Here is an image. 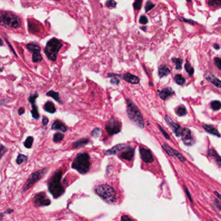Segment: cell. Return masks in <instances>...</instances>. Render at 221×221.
Masks as SVG:
<instances>
[{
  "label": "cell",
  "instance_id": "6da1fadb",
  "mask_svg": "<svg viewBox=\"0 0 221 221\" xmlns=\"http://www.w3.org/2000/svg\"><path fill=\"white\" fill-rule=\"evenodd\" d=\"M62 174V171L56 172L53 175V177L50 178L48 182V190L54 198H58L64 193V190L62 185H61Z\"/></svg>",
  "mask_w": 221,
  "mask_h": 221
},
{
  "label": "cell",
  "instance_id": "7a4b0ae2",
  "mask_svg": "<svg viewBox=\"0 0 221 221\" xmlns=\"http://www.w3.org/2000/svg\"><path fill=\"white\" fill-rule=\"evenodd\" d=\"M72 168L82 174H86L90 168V157L86 153H80L76 156L72 163Z\"/></svg>",
  "mask_w": 221,
  "mask_h": 221
},
{
  "label": "cell",
  "instance_id": "3957f363",
  "mask_svg": "<svg viewBox=\"0 0 221 221\" xmlns=\"http://www.w3.org/2000/svg\"><path fill=\"white\" fill-rule=\"evenodd\" d=\"M95 192L107 203H113L116 200L115 190L108 184H101L96 186L95 187Z\"/></svg>",
  "mask_w": 221,
  "mask_h": 221
},
{
  "label": "cell",
  "instance_id": "277c9868",
  "mask_svg": "<svg viewBox=\"0 0 221 221\" xmlns=\"http://www.w3.org/2000/svg\"><path fill=\"white\" fill-rule=\"evenodd\" d=\"M127 114L129 118L141 129L144 128V120L140 111L129 99H127Z\"/></svg>",
  "mask_w": 221,
  "mask_h": 221
},
{
  "label": "cell",
  "instance_id": "5b68a950",
  "mask_svg": "<svg viewBox=\"0 0 221 221\" xmlns=\"http://www.w3.org/2000/svg\"><path fill=\"white\" fill-rule=\"evenodd\" d=\"M62 47V44L57 38H53L47 42L44 49L45 55L48 59L55 62L57 59L58 53Z\"/></svg>",
  "mask_w": 221,
  "mask_h": 221
},
{
  "label": "cell",
  "instance_id": "8992f818",
  "mask_svg": "<svg viewBox=\"0 0 221 221\" xmlns=\"http://www.w3.org/2000/svg\"><path fill=\"white\" fill-rule=\"evenodd\" d=\"M1 20L5 25L12 28H19L22 24L20 18L10 12H2Z\"/></svg>",
  "mask_w": 221,
  "mask_h": 221
},
{
  "label": "cell",
  "instance_id": "52a82bcc",
  "mask_svg": "<svg viewBox=\"0 0 221 221\" xmlns=\"http://www.w3.org/2000/svg\"><path fill=\"white\" fill-rule=\"evenodd\" d=\"M47 171V169H44L40 170V171L34 172L33 173V174H31L30 176H29V177L28 178V179L26 182L25 187L24 188H23V192L29 190V189L31 187H32L34 183L38 182L39 180H40L41 178L45 175V174H46Z\"/></svg>",
  "mask_w": 221,
  "mask_h": 221
},
{
  "label": "cell",
  "instance_id": "ba28073f",
  "mask_svg": "<svg viewBox=\"0 0 221 221\" xmlns=\"http://www.w3.org/2000/svg\"><path fill=\"white\" fill-rule=\"evenodd\" d=\"M105 129L109 135L117 134L121 132V125L116 118H112L106 123Z\"/></svg>",
  "mask_w": 221,
  "mask_h": 221
},
{
  "label": "cell",
  "instance_id": "9c48e42d",
  "mask_svg": "<svg viewBox=\"0 0 221 221\" xmlns=\"http://www.w3.org/2000/svg\"><path fill=\"white\" fill-rule=\"evenodd\" d=\"M27 48L33 53L32 60L33 62H40L42 60V56L40 54L41 47L35 44H27Z\"/></svg>",
  "mask_w": 221,
  "mask_h": 221
},
{
  "label": "cell",
  "instance_id": "30bf717a",
  "mask_svg": "<svg viewBox=\"0 0 221 221\" xmlns=\"http://www.w3.org/2000/svg\"><path fill=\"white\" fill-rule=\"evenodd\" d=\"M33 202L35 206H46L51 204L50 200L44 192L38 193L35 195L33 198Z\"/></svg>",
  "mask_w": 221,
  "mask_h": 221
},
{
  "label": "cell",
  "instance_id": "8fae6325",
  "mask_svg": "<svg viewBox=\"0 0 221 221\" xmlns=\"http://www.w3.org/2000/svg\"><path fill=\"white\" fill-rule=\"evenodd\" d=\"M121 77L122 79L125 80V81H127L129 83H131L133 84H138L140 82V79L138 78V77L134 75H132L130 73H125L123 75H120V74H116V73H109L108 74V77Z\"/></svg>",
  "mask_w": 221,
  "mask_h": 221
},
{
  "label": "cell",
  "instance_id": "7c38bea8",
  "mask_svg": "<svg viewBox=\"0 0 221 221\" xmlns=\"http://www.w3.org/2000/svg\"><path fill=\"white\" fill-rule=\"evenodd\" d=\"M162 148L164 149L165 151H166L169 155L176 157V158H177V159H178L180 161L182 162L185 161V157L183 156L182 154L180 153L179 152H178L177 150L172 148V147H170V146L167 145H162Z\"/></svg>",
  "mask_w": 221,
  "mask_h": 221
},
{
  "label": "cell",
  "instance_id": "4fadbf2b",
  "mask_svg": "<svg viewBox=\"0 0 221 221\" xmlns=\"http://www.w3.org/2000/svg\"><path fill=\"white\" fill-rule=\"evenodd\" d=\"M165 119L167 121V124H168L170 127L171 128L172 130H173V132L175 133V134L177 135V136H181L182 134V131L183 129H182L179 125L177 124L174 123V121H172V119L171 118V117L169 116H166V118H165Z\"/></svg>",
  "mask_w": 221,
  "mask_h": 221
},
{
  "label": "cell",
  "instance_id": "5bb4252c",
  "mask_svg": "<svg viewBox=\"0 0 221 221\" xmlns=\"http://www.w3.org/2000/svg\"><path fill=\"white\" fill-rule=\"evenodd\" d=\"M140 153L141 158H142L143 161H145V163H151V162L153 161V156L152 154L151 151L149 149L144 147H140Z\"/></svg>",
  "mask_w": 221,
  "mask_h": 221
},
{
  "label": "cell",
  "instance_id": "9a60e30c",
  "mask_svg": "<svg viewBox=\"0 0 221 221\" xmlns=\"http://www.w3.org/2000/svg\"><path fill=\"white\" fill-rule=\"evenodd\" d=\"M181 136L182 137L183 142L186 145L190 146L193 144L194 141L192 137H191V131L188 129H187V128H185V129H183L182 134Z\"/></svg>",
  "mask_w": 221,
  "mask_h": 221
},
{
  "label": "cell",
  "instance_id": "2e32d148",
  "mask_svg": "<svg viewBox=\"0 0 221 221\" xmlns=\"http://www.w3.org/2000/svg\"><path fill=\"white\" fill-rule=\"evenodd\" d=\"M134 155V149L131 147H125L123 149V151L119 155L120 158L125 159V160L130 161L133 158Z\"/></svg>",
  "mask_w": 221,
  "mask_h": 221
},
{
  "label": "cell",
  "instance_id": "e0dca14e",
  "mask_svg": "<svg viewBox=\"0 0 221 221\" xmlns=\"http://www.w3.org/2000/svg\"><path fill=\"white\" fill-rule=\"evenodd\" d=\"M126 147H127L126 145L123 144V143L117 145L116 146H114V147L112 148L111 149H110V150L106 151L105 153V155L106 156L115 155V154H117L120 151H123V149Z\"/></svg>",
  "mask_w": 221,
  "mask_h": 221
},
{
  "label": "cell",
  "instance_id": "ac0fdd59",
  "mask_svg": "<svg viewBox=\"0 0 221 221\" xmlns=\"http://www.w3.org/2000/svg\"><path fill=\"white\" fill-rule=\"evenodd\" d=\"M174 94V91L171 88H166L161 90V91L159 93V95L161 99H166L167 98L171 96L172 95Z\"/></svg>",
  "mask_w": 221,
  "mask_h": 221
},
{
  "label": "cell",
  "instance_id": "d6986e66",
  "mask_svg": "<svg viewBox=\"0 0 221 221\" xmlns=\"http://www.w3.org/2000/svg\"><path fill=\"white\" fill-rule=\"evenodd\" d=\"M206 79L213 84L215 86H216L218 88H221V81L218 79L217 77H215L214 75L211 73H207L206 75Z\"/></svg>",
  "mask_w": 221,
  "mask_h": 221
},
{
  "label": "cell",
  "instance_id": "ffe728a7",
  "mask_svg": "<svg viewBox=\"0 0 221 221\" xmlns=\"http://www.w3.org/2000/svg\"><path fill=\"white\" fill-rule=\"evenodd\" d=\"M51 129L52 130H59L62 131L63 132H65L67 131V127L65 126V125H64L62 122H60L58 120H56L54 123L51 125Z\"/></svg>",
  "mask_w": 221,
  "mask_h": 221
},
{
  "label": "cell",
  "instance_id": "44dd1931",
  "mask_svg": "<svg viewBox=\"0 0 221 221\" xmlns=\"http://www.w3.org/2000/svg\"><path fill=\"white\" fill-rule=\"evenodd\" d=\"M89 142H90L89 140L82 138V139L77 140L76 142L73 143V147L74 148H79L82 147H84V146L86 145Z\"/></svg>",
  "mask_w": 221,
  "mask_h": 221
},
{
  "label": "cell",
  "instance_id": "7402d4cb",
  "mask_svg": "<svg viewBox=\"0 0 221 221\" xmlns=\"http://www.w3.org/2000/svg\"><path fill=\"white\" fill-rule=\"evenodd\" d=\"M203 128L206 132L209 133V134L217 135V136L219 137L220 136V134L219 132H218V130H217L216 128H215L213 126L208 125H203Z\"/></svg>",
  "mask_w": 221,
  "mask_h": 221
},
{
  "label": "cell",
  "instance_id": "603a6c76",
  "mask_svg": "<svg viewBox=\"0 0 221 221\" xmlns=\"http://www.w3.org/2000/svg\"><path fill=\"white\" fill-rule=\"evenodd\" d=\"M171 72L169 68L167 67L166 66H159V71H158V74L159 76L160 77H166Z\"/></svg>",
  "mask_w": 221,
  "mask_h": 221
},
{
  "label": "cell",
  "instance_id": "cb8c5ba5",
  "mask_svg": "<svg viewBox=\"0 0 221 221\" xmlns=\"http://www.w3.org/2000/svg\"><path fill=\"white\" fill-rule=\"evenodd\" d=\"M208 154L209 156L213 157L215 159V161H216L217 162V164L219 165L220 167H221V157L218 155L217 152L215 150H213V148H210L208 151Z\"/></svg>",
  "mask_w": 221,
  "mask_h": 221
},
{
  "label": "cell",
  "instance_id": "d4e9b609",
  "mask_svg": "<svg viewBox=\"0 0 221 221\" xmlns=\"http://www.w3.org/2000/svg\"><path fill=\"white\" fill-rule=\"evenodd\" d=\"M44 110L46 112L51 114H53L56 112V108L55 107L54 104L51 101H48L44 105Z\"/></svg>",
  "mask_w": 221,
  "mask_h": 221
},
{
  "label": "cell",
  "instance_id": "484cf974",
  "mask_svg": "<svg viewBox=\"0 0 221 221\" xmlns=\"http://www.w3.org/2000/svg\"><path fill=\"white\" fill-rule=\"evenodd\" d=\"M34 103H35V102L31 103L32 105V107H33V109L31 110V114L34 119H38L40 118V115L38 111V108H37V106Z\"/></svg>",
  "mask_w": 221,
  "mask_h": 221
},
{
  "label": "cell",
  "instance_id": "4316f807",
  "mask_svg": "<svg viewBox=\"0 0 221 221\" xmlns=\"http://www.w3.org/2000/svg\"><path fill=\"white\" fill-rule=\"evenodd\" d=\"M46 95H47V96H49L51 97H52L53 99H55L56 101H57V102L61 103L62 102H61V100L60 99V97H59V94H58V92H55L54 91H52V90H51V91H49L48 92H47Z\"/></svg>",
  "mask_w": 221,
  "mask_h": 221
},
{
  "label": "cell",
  "instance_id": "83f0119b",
  "mask_svg": "<svg viewBox=\"0 0 221 221\" xmlns=\"http://www.w3.org/2000/svg\"><path fill=\"white\" fill-rule=\"evenodd\" d=\"M29 29L31 33H36L40 31V27L36 23L31 22H29Z\"/></svg>",
  "mask_w": 221,
  "mask_h": 221
},
{
  "label": "cell",
  "instance_id": "f1b7e54d",
  "mask_svg": "<svg viewBox=\"0 0 221 221\" xmlns=\"http://www.w3.org/2000/svg\"><path fill=\"white\" fill-rule=\"evenodd\" d=\"M176 113H177V114L178 116L182 117V116H185L186 114H187V112L185 106H178V107L177 108V110H176Z\"/></svg>",
  "mask_w": 221,
  "mask_h": 221
},
{
  "label": "cell",
  "instance_id": "f546056e",
  "mask_svg": "<svg viewBox=\"0 0 221 221\" xmlns=\"http://www.w3.org/2000/svg\"><path fill=\"white\" fill-rule=\"evenodd\" d=\"M211 107L213 110H219L221 108V103L219 101H213L211 103Z\"/></svg>",
  "mask_w": 221,
  "mask_h": 221
},
{
  "label": "cell",
  "instance_id": "4dcf8cb0",
  "mask_svg": "<svg viewBox=\"0 0 221 221\" xmlns=\"http://www.w3.org/2000/svg\"><path fill=\"white\" fill-rule=\"evenodd\" d=\"M172 61L176 64V69L177 70H180L182 69V60L180 58H172Z\"/></svg>",
  "mask_w": 221,
  "mask_h": 221
},
{
  "label": "cell",
  "instance_id": "1f68e13d",
  "mask_svg": "<svg viewBox=\"0 0 221 221\" xmlns=\"http://www.w3.org/2000/svg\"><path fill=\"white\" fill-rule=\"evenodd\" d=\"M174 80L179 85H183L185 82V79L181 75H177L174 77Z\"/></svg>",
  "mask_w": 221,
  "mask_h": 221
},
{
  "label": "cell",
  "instance_id": "d6a6232c",
  "mask_svg": "<svg viewBox=\"0 0 221 221\" xmlns=\"http://www.w3.org/2000/svg\"><path fill=\"white\" fill-rule=\"evenodd\" d=\"M64 135L62 133H56L53 136V142L55 143L60 142L64 139Z\"/></svg>",
  "mask_w": 221,
  "mask_h": 221
},
{
  "label": "cell",
  "instance_id": "836d02e7",
  "mask_svg": "<svg viewBox=\"0 0 221 221\" xmlns=\"http://www.w3.org/2000/svg\"><path fill=\"white\" fill-rule=\"evenodd\" d=\"M209 6L213 7H219L221 6V0H208Z\"/></svg>",
  "mask_w": 221,
  "mask_h": 221
},
{
  "label": "cell",
  "instance_id": "e575fe53",
  "mask_svg": "<svg viewBox=\"0 0 221 221\" xmlns=\"http://www.w3.org/2000/svg\"><path fill=\"white\" fill-rule=\"evenodd\" d=\"M33 138L31 136H29L27 138L26 140L24 142V146L27 148H30L32 145H33Z\"/></svg>",
  "mask_w": 221,
  "mask_h": 221
},
{
  "label": "cell",
  "instance_id": "d590c367",
  "mask_svg": "<svg viewBox=\"0 0 221 221\" xmlns=\"http://www.w3.org/2000/svg\"><path fill=\"white\" fill-rule=\"evenodd\" d=\"M27 157L25 155H23V154H20L17 157L16 162L18 164H22V163H23V162L27 160Z\"/></svg>",
  "mask_w": 221,
  "mask_h": 221
},
{
  "label": "cell",
  "instance_id": "8d00e7d4",
  "mask_svg": "<svg viewBox=\"0 0 221 221\" xmlns=\"http://www.w3.org/2000/svg\"><path fill=\"white\" fill-rule=\"evenodd\" d=\"M185 69L190 75H193L194 73V69L191 67L190 64L188 62H186V64H185Z\"/></svg>",
  "mask_w": 221,
  "mask_h": 221
},
{
  "label": "cell",
  "instance_id": "74e56055",
  "mask_svg": "<svg viewBox=\"0 0 221 221\" xmlns=\"http://www.w3.org/2000/svg\"><path fill=\"white\" fill-rule=\"evenodd\" d=\"M142 0H135V1L133 4V6H134V9L135 10H140L141 8H142Z\"/></svg>",
  "mask_w": 221,
  "mask_h": 221
},
{
  "label": "cell",
  "instance_id": "f35d334b",
  "mask_svg": "<svg viewBox=\"0 0 221 221\" xmlns=\"http://www.w3.org/2000/svg\"><path fill=\"white\" fill-rule=\"evenodd\" d=\"M154 6H155V5H154L153 3H152L151 1H148L147 3H146V5H145V11L146 12L149 11V10H151L152 9H153Z\"/></svg>",
  "mask_w": 221,
  "mask_h": 221
},
{
  "label": "cell",
  "instance_id": "ab89813d",
  "mask_svg": "<svg viewBox=\"0 0 221 221\" xmlns=\"http://www.w3.org/2000/svg\"><path fill=\"white\" fill-rule=\"evenodd\" d=\"M117 3L114 0H107L106 2V6L109 8H114L116 7Z\"/></svg>",
  "mask_w": 221,
  "mask_h": 221
},
{
  "label": "cell",
  "instance_id": "60d3db41",
  "mask_svg": "<svg viewBox=\"0 0 221 221\" xmlns=\"http://www.w3.org/2000/svg\"><path fill=\"white\" fill-rule=\"evenodd\" d=\"M101 134V129H99V128H95L94 130H92V135L95 138H98L99 137V135Z\"/></svg>",
  "mask_w": 221,
  "mask_h": 221
},
{
  "label": "cell",
  "instance_id": "b9f144b4",
  "mask_svg": "<svg viewBox=\"0 0 221 221\" xmlns=\"http://www.w3.org/2000/svg\"><path fill=\"white\" fill-rule=\"evenodd\" d=\"M38 97V94H37V93H35V94H33V95H31L30 97H29V99H28L29 103H32L35 102L36 99Z\"/></svg>",
  "mask_w": 221,
  "mask_h": 221
},
{
  "label": "cell",
  "instance_id": "7bdbcfd3",
  "mask_svg": "<svg viewBox=\"0 0 221 221\" xmlns=\"http://www.w3.org/2000/svg\"><path fill=\"white\" fill-rule=\"evenodd\" d=\"M140 23H142V24H146L148 22V18L145 16L144 15L141 16L140 18Z\"/></svg>",
  "mask_w": 221,
  "mask_h": 221
},
{
  "label": "cell",
  "instance_id": "ee69618b",
  "mask_svg": "<svg viewBox=\"0 0 221 221\" xmlns=\"http://www.w3.org/2000/svg\"><path fill=\"white\" fill-rule=\"evenodd\" d=\"M215 61V64L216 65L217 67L219 69V70H221V58L219 57H216L214 59Z\"/></svg>",
  "mask_w": 221,
  "mask_h": 221
},
{
  "label": "cell",
  "instance_id": "f6af8a7d",
  "mask_svg": "<svg viewBox=\"0 0 221 221\" xmlns=\"http://www.w3.org/2000/svg\"><path fill=\"white\" fill-rule=\"evenodd\" d=\"M158 127H159V130H161V132H162V134H164V137L165 138H166V139L167 140H169L170 139V136H169V135H168V134H167V133H166V131H165V130H163V129H162V128L160 127V126H159V125H158Z\"/></svg>",
  "mask_w": 221,
  "mask_h": 221
},
{
  "label": "cell",
  "instance_id": "bcb514c9",
  "mask_svg": "<svg viewBox=\"0 0 221 221\" xmlns=\"http://www.w3.org/2000/svg\"><path fill=\"white\" fill-rule=\"evenodd\" d=\"M110 82L112 84H114V85H118L119 84V80L118 79L116 78V77H114V78H112L111 79V81Z\"/></svg>",
  "mask_w": 221,
  "mask_h": 221
},
{
  "label": "cell",
  "instance_id": "7dc6e473",
  "mask_svg": "<svg viewBox=\"0 0 221 221\" xmlns=\"http://www.w3.org/2000/svg\"><path fill=\"white\" fill-rule=\"evenodd\" d=\"M48 123H49L48 118H47L46 117L44 116L43 118H42V123H43L44 126H46V125H47Z\"/></svg>",
  "mask_w": 221,
  "mask_h": 221
},
{
  "label": "cell",
  "instance_id": "c3c4849f",
  "mask_svg": "<svg viewBox=\"0 0 221 221\" xmlns=\"http://www.w3.org/2000/svg\"><path fill=\"white\" fill-rule=\"evenodd\" d=\"M7 151V148H5L3 145H1V157L3 156V155Z\"/></svg>",
  "mask_w": 221,
  "mask_h": 221
},
{
  "label": "cell",
  "instance_id": "681fc988",
  "mask_svg": "<svg viewBox=\"0 0 221 221\" xmlns=\"http://www.w3.org/2000/svg\"><path fill=\"white\" fill-rule=\"evenodd\" d=\"M121 220H131L132 219H131V218L127 216V215H123V216H122Z\"/></svg>",
  "mask_w": 221,
  "mask_h": 221
},
{
  "label": "cell",
  "instance_id": "f907efd6",
  "mask_svg": "<svg viewBox=\"0 0 221 221\" xmlns=\"http://www.w3.org/2000/svg\"><path fill=\"white\" fill-rule=\"evenodd\" d=\"M24 112H25V109L22 107H21L19 109V110H18V114H19V115H22V114L24 113Z\"/></svg>",
  "mask_w": 221,
  "mask_h": 221
},
{
  "label": "cell",
  "instance_id": "816d5d0a",
  "mask_svg": "<svg viewBox=\"0 0 221 221\" xmlns=\"http://www.w3.org/2000/svg\"><path fill=\"white\" fill-rule=\"evenodd\" d=\"M185 192H186V193H187V196H188V197H189V198L190 199V201H191V202H193V201H192V198H191V196L190 193H189V191H187V189H185Z\"/></svg>",
  "mask_w": 221,
  "mask_h": 221
},
{
  "label": "cell",
  "instance_id": "f5cc1de1",
  "mask_svg": "<svg viewBox=\"0 0 221 221\" xmlns=\"http://www.w3.org/2000/svg\"><path fill=\"white\" fill-rule=\"evenodd\" d=\"M182 20H183V21H184V22H187V23H192V24H193V23H194V22H193V20H186V19H184V18H183V19H182Z\"/></svg>",
  "mask_w": 221,
  "mask_h": 221
},
{
  "label": "cell",
  "instance_id": "db71d44e",
  "mask_svg": "<svg viewBox=\"0 0 221 221\" xmlns=\"http://www.w3.org/2000/svg\"><path fill=\"white\" fill-rule=\"evenodd\" d=\"M214 193L215 194V195H217V197H219V198H220V200H221V195H220V194H219V193L217 192V191H215Z\"/></svg>",
  "mask_w": 221,
  "mask_h": 221
},
{
  "label": "cell",
  "instance_id": "11a10c76",
  "mask_svg": "<svg viewBox=\"0 0 221 221\" xmlns=\"http://www.w3.org/2000/svg\"><path fill=\"white\" fill-rule=\"evenodd\" d=\"M214 47H215V49H219V46L217 44H214Z\"/></svg>",
  "mask_w": 221,
  "mask_h": 221
},
{
  "label": "cell",
  "instance_id": "9f6ffc18",
  "mask_svg": "<svg viewBox=\"0 0 221 221\" xmlns=\"http://www.w3.org/2000/svg\"><path fill=\"white\" fill-rule=\"evenodd\" d=\"M13 211V210L12 209H9V210H8V211H5V213H12Z\"/></svg>",
  "mask_w": 221,
  "mask_h": 221
},
{
  "label": "cell",
  "instance_id": "6f0895ef",
  "mask_svg": "<svg viewBox=\"0 0 221 221\" xmlns=\"http://www.w3.org/2000/svg\"><path fill=\"white\" fill-rule=\"evenodd\" d=\"M141 29H143V30L144 31H146V29H147V27H146L145 26H143V27H141Z\"/></svg>",
  "mask_w": 221,
  "mask_h": 221
},
{
  "label": "cell",
  "instance_id": "680465c9",
  "mask_svg": "<svg viewBox=\"0 0 221 221\" xmlns=\"http://www.w3.org/2000/svg\"><path fill=\"white\" fill-rule=\"evenodd\" d=\"M187 2H191V0H187Z\"/></svg>",
  "mask_w": 221,
  "mask_h": 221
},
{
  "label": "cell",
  "instance_id": "91938a15",
  "mask_svg": "<svg viewBox=\"0 0 221 221\" xmlns=\"http://www.w3.org/2000/svg\"><path fill=\"white\" fill-rule=\"evenodd\" d=\"M57 1H59V0H57Z\"/></svg>",
  "mask_w": 221,
  "mask_h": 221
}]
</instances>
